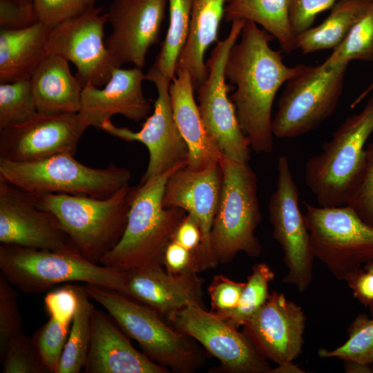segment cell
<instances>
[{"label":"cell","instance_id":"obj_42","mask_svg":"<svg viewBox=\"0 0 373 373\" xmlns=\"http://www.w3.org/2000/svg\"><path fill=\"white\" fill-rule=\"evenodd\" d=\"M246 282H236L223 275L214 276L208 289L211 312H222L235 308Z\"/></svg>","mask_w":373,"mask_h":373},{"label":"cell","instance_id":"obj_19","mask_svg":"<svg viewBox=\"0 0 373 373\" xmlns=\"http://www.w3.org/2000/svg\"><path fill=\"white\" fill-rule=\"evenodd\" d=\"M168 0H115L108 12L111 33L106 47L118 67L132 63L142 68L149 48L157 44Z\"/></svg>","mask_w":373,"mask_h":373},{"label":"cell","instance_id":"obj_36","mask_svg":"<svg viewBox=\"0 0 373 373\" xmlns=\"http://www.w3.org/2000/svg\"><path fill=\"white\" fill-rule=\"evenodd\" d=\"M71 323H60L50 318L34 332L32 341L35 353L48 373H57Z\"/></svg>","mask_w":373,"mask_h":373},{"label":"cell","instance_id":"obj_33","mask_svg":"<svg viewBox=\"0 0 373 373\" xmlns=\"http://www.w3.org/2000/svg\"><path fill=\"white\" fill-rule=\"evenodd\" d=\"M352 60H373V1L322 65L330 69L348 66Z\"/></svg>","mask_w":373,"mask_h":373},{"label":"cell","instance_id":"obj_2","mask_svg":"<svg viewBox=\"0 0 373 373\" xmlns=\"http://www.w3.org/2000/svg\"><path fill=\"white\" fill-rule=\"evenodd\" d=\"M182 167L184 166L136 186L125 231L99 264L120 271L162 265L164 250L186 214L181 209L166 208L162 204L169 177Z\"/></svg>","mask_w":373,"mask_h":373},{"label":"cell","instance_id":"obj_39","mask_svg":"<svg viewBox=\"0 0 373 373\" xmlns=\"http://www.w3.org/2000/svg\"><path fill=\"white\" fill-rule=\"evenodd\" d=\"M347 204L373 226V142L365 147L361 172Z\"/></svg>","mask_w":373,"mask_h":373},{"label":"cell","instance_id":"obj_9","mask_svg":"<svg viewBox=\"0 0 373 373\" xmlns=\"http://www.w3.org/2000/svg\"><path fill=\"white\" fill-rule=\"evenodd\" d=\"M304 204L314 257L336 279L345 280L373 261V226L364 222L350 205Z\"/></svg>","mask_w":373,"mask_h":373},{"label":"cell","instance_id":"obj_25","mask_svg":"<svg viewBox=\"0 0 373 373\" xmlns=\"http://www.w3.org/2000/svg\"><path fill=\"white\" fill-rule=\"evenodd\" d=\"M30 84L37 111L79 112L84 86L72 74L65 58L48 54L34 71Z\"/></svg>","mask_w":373,"mask_h":373},{"label":"cell","instance_id":"obj_18","mask_svg":"<svg viewBox=\"0 0 373 373\" xmlns=\"http://www.w3.org/2000/svg\"><path fill=\"white\" fill-rule=\"evenodd\" d=\"M222 183V171L218 162L198 171L186 166L178 169L169 177L164 186L163 206L181 209L199 224L202 233L198 252L200 271L217 265L211 250V231Z\"/></svg>","mask_w":373,"mask_h":373},{"label":"cell","instance_id":"obj_12","mask_svg":"<svg viewBox=\"0 0 373 373\" xmlns=\"http://www.w3.org/2000/svg\"><path fill=\"white\" fill-rule=\"evenodd\" d=\"M276 189L269 204L273 236L282 248L287 274L283 282L303 293L313 279L315 258L304 214L299 207V191L286 155L279 157Z\"/></svg>","mask_w":373,"mask_h":373},{"label":"cell","instance_id":"obj_49","mask_svg":"<svg viewBox=\"0 0 373 373\" xmlns=\"http://www.w3.org/2000/svg\"><path fill=\"white\" fill-rule=\"evenodd\" d=\"M273 372H304V371L291 363L284 365H278L277 367L273 369Z\"/></svg>","mask_w":373,"mask_h":373},{"label":"cell","instance_id":"obj_21","mask_svg":"<svg viewBox=\"0 0 373 373\" xmlns=\"http://www.w3.org/2000/svg\"><path fill=\"white\" fill-rule=\"evenodd\" d=\"M144 79L142 68H115L103 88L84 86L78 113L89 127L96 128L115 115L134 122L146 119L151 106L143 93Z\"/></svg>","mask_w":373,"mask_h":373},{"label":"cell","instance_id":"obj_47","mask_svg":"<svg viewBox=\"0 0 373 373\" xmlns=\"http://www.w3.org/2000/svg\"><path fill=\"white\" fill-rule=\"evenodd\" d=\"M345 281L361 304L368 307L373 303V271L362 267L350 274Z\"/></svg>","mask_w":373,"mask_h":373},{"label":"cell","instance_id":"obj_46","mask_svg":"<svg viewBox=\"0 0 373 373\" xmlns=\"http://www.w3.org/2000/svg\"><path fill=\"white\" fill-rule=\"evenodd\" d=\"M172 239L194 252L198 262L202 233L199 224L194 217L186 213L177 227Z\"/></svg>","mask_w":373,"mask_h":373},{"label":"cell","instance_id":"obj_48","mask_svg":"<svg viewBox=\"0 0 373 373\" xmlns=\"http://www.w3.org/2000/svg\"><path fill=\"white\" fill-rule=\"evenodd\" d=\"M345 372L353 373H372V365L345 361Z\"/></svg>","mask_w":373,"mask_h":373},{"label":"cell","instance_id":"obj_51","mask_svg":"<svg viewBox=\"0 0 373 373\" xmlns=\"http://www.w3.org/2000/svg\"><path fill=\"white\" fill-rule=\"evenodd\" d=\"M363 267L364 269H368V270H372V271H373V261L367 263V264L365 265Z\"/></svg>","mask_w":373,"mask_h":373},{"label":"cell","instance_id":"obj_29","mask_svg":"<svg viewBox=\"0 0 373 373\" xmlns=\"http://www.w3.org/2000/svg\"><path fill=\"white\" fill-rule=\"evenodd\" d=\"M372 1L338 0L322 23L296 35V49H300L303 54L334 50L343 42Z\"/></svg>","mask_w":373,"mask_h":373},{"label":"cell","instance_id":"obj_44","mask_svg":"<svg viewBox=\"0 0 373 373\" xmlns=\"http://www.w3.org/2000/svg\"><path fill=\"white\" fill-rule=\"evenodd\" d=\"M162 265L167 271L173 274L199 272L195 253L173 239L169 242L164 250Z\"/></svg>","mask_w":373,"mask_h":373},{"label":"cell","instance_id":"obj_14","mask_svg":"<svg viewBox=\"0 0 373 373\" xmlns=\"http://www.w3.org/2000/svg\"><path fill=\"white\" fill-rule=\"evenodd\" d=\"M100 8L88 6L50 31L48 53L59 55L77 68L76 77L84 86L105 85L117 66L104 39L107 13Z\"/></svg>","mask_w":373,"mask_h":373},{"label":"cell","instance_id":"obj_31","mask_svg":"<svg viewBox=\"0 0 373 373\" xmlns=\"http://www.w3.org/2000/svg\"><path fill=\"white\" fill-rule=\"evenodd\" d=\"M78 306L73 316L57 373H78L84 368L90 338V317L94 305L84 286L77 285Z\"/></svg>","mask_w":373,"mask_h":373},{"label":"cell","instance_id":"obj_3","mask_svg":"<svg viewBox=\"0 0 373 373\" xmlns=\"http://www.w3.org/2000/svg\"><path fill=\"white\" fill-rule=\"evenodd\" d=\"M136 186L127 184L106 198L68 194H37L39 205L52 212L88 260H101L121 239Z\"/></svg>","mask_w":373,"mask_h":373},{"label":"cell","instance_id":"obj_10","mask_svg":"<svg viewBox=\"0 0 373 373\" xmlns=\"http://www.w3.org/2000/svg\"><path fill=\"white\" fill-rule=\"evenodd\" d=\"M347 66L327 69L322 64H301L285 84L272 119L279 138H293L319 126L334 113L343 93Z\"/></svg>","mask_w":373,"mask_h":373},{"label":"cell","instance_id":"obj_7","mask_svg":"<svg viewBox=\"0 0 373 373\" xmlns=\"http://www.w3.org/2000/svg\"><path fill=\"white\" fill-rule=\"evenodd\" d=\"M84 287L153 361L181 373L192 372L202 365L189 336L166 325L154 309L115 290L90 283Z\"/></svg>","mask_w":373,"mask_h":373},{"label":"cell","instance_id":"obj_24","mask_svg":"<svg viewBox=\"0 0 373 373\" xmlns=\"http://www.w3.org/2000/svg\"><path fill=\"white\" fill-rule=\"evenodd\" d=\"M189 73L178 70L169 86L175 123L189 148L186 167L202 171L218 164L223 156L202 123Z\"/></svg>","mask_w":373,"mask_h":373},{"label":"cell","instance_id":"obj_40","mask_svg":"<svg viewBox=\"0 0 373 373\" xmlns=\"http://www.w3.org/2000/svg\"><path fill=\"white\" fill-rule=\"evenodd\" d=\"M38 21L50 28L83 12L88 6L82 0H32Z\"/></svg>","mask_w":373,"mask_h":373},{"label":"cell","instance_id":"obj_16","mask_svg":"<svg viewBox=\"0 0 373 373\" xmlns=\"http://www.w3.org/2000/svg\"><path fill=\"white\" fill-rule=\"evenodd\" d=\"M173 327L198 341L233 373H272L267 359L249 338L204 307L189 304L167 316Z\"/></svg>","mask_w":373,"mask_h":373},{"label":"cell","instance_id":"obj_20","mask_svg":"<svg viewBox=\"0 0 373 373\" xmlns=\"http://www.w3.org/2000/svg\"><path fill=\"white\" fill-rule=\"evenodd\" d=\"M305 322L298 305L274 291L244 325V333L264 357L284 365L302 353Z\"/></svg>","mask_w":373,"mask_h":373},{"label":"cell","instance_id":"obj_52","mask_svg":"<svg viewBox=\"0 0 373 373\" xmlns=\"http://www.w3.org/2000/svg\"><path fill=\"white\" fill-rule=\"evenodd\" d=\"M84 3L87 6H89L90 5H93L95 0H82Z\"/></svg>","mask_w":373,"mask_h":373},{"label":"cell","instance_id":"obj_27","mask_svg":"<svg viewBox=\"0 0 373 373\" xmlns=\"http://www.w3.org/2000/svg\"><path fill=\"white\" fill-rule=\"evenodd\" d=\"M50 28L39 21L21 29H1L0 82L30 80L48 55Z\"/></svg>","mask_w":373,"mask_h":373},{"label":"cell","instance_id":"obj_5","mask_svg":"<svg viewBox=\"0 0 373 373\" xmlns=\"http://www.w3.org/2000/svg\"><path fill=\"white\" fill-rule=\"evenodd\" d=\"M373 132V96L347 117L305 166L307 186L321 207L347 204L362 167L365 144Z\"/></svg>","mask_w":373,"mask_h":373},{"label":"cell","instance_id":"obj_6","mask_svg":"<svg viewBox=\"0 0 373 373\" xmlns=\"http://www.w3.org/2000/svg\"><path fill=\"white\" fill-rule=\"evenodd\" d=\"M0 269L25 294H38L60 283L84 282L126 294V274L93 263L78 253L37 249L16 245H0Z\"/></svg>","mask_w":373,"mask_h":373},{"label":"cell","instance_id":"obj_1","mask_svg":"<svg viewBox=\"0 0 373 373\" xmlns=\"http://www.w3.org/2000/svg\"><path fill=\"white\" fill-rule=\"evenodd\" d=\"M241 39L231 48L224 66L227 80L236 86L230 98L251 149L273 150L271 110L279 88L300 69L285 64L280 51L269 43L274 37L255 22L245 21Z\"/></svg>","mask_w":373,"mask_h":373},{"label":"cell","instance_id":"obj_43","mask_svg":"<svg viewBox=\"0 0 373 373\" xmlns=\"http://www.w3.org/2000/svg\"><path fill=\"white\" fill-rule=\"evenodd\" d=\"M338 0H289V15L291 29L296 35L311 28L316 16Z\"/></svg>","mask_w":373,"mask_h":373},{"label":"cell","instance_id":"obj_17","mask_svg":"<svg viewBox=\"0 0 373 373\" xmlns=\"http://www.w3.org/2000/svg\"><path fill=\"white\" fill-rule=\"evenodd\" d=\"M88 125L78 113L37 111L28 119L0 130V159L28 162L75 155Z\"/></svg>","mask_w":373,"mask_h":373},{"label":"cell","instance_id":"obj_8","mask_svg":"<svg viewBox=\"0 0 373 373\" xmlns=\"http://www.w3.org/2000/svg\"><path fill=\"white\" fill-rule=\"evenodd\" d=\"M0 177L33 193L106 198L128 184L131 174L115 164L96 169L79 162L74 155L60 154L28 162L0 159Z\"/></svg>","mask_w":373,"mask_h":373},{"label":"cell","instance_id":"obj_23","mask_svg":"<svg viewBox=\"0 0 373 373\" xmlns=\"http://www.w3.org/2000/svg\"><path fill=\"white\" fill-rule=\"evenodd\" d=\"M104 312L93 309L86 373H168L169 369L137 351Z\"/></svg>","mask_w":373,"mask_h":373},{"label":"cell","instance_id":"obj_45","mask_svg":"<svg viewBox=\"0 0 373 373\" xmlns=\"http://www.w3.org/2000/svg\"><path fill=\"white\" fill-rule=\"evenodd\" d=\"M37 21L34 9L26 8L13 0H0L1 29H21Z\"/></svg>","mask_w":373,"mask_h":373},{"label":"cell","instance_id":"obj_4","mask_svg":"<svg viewBox=\"0 0 373 373\" xmlns=\"http://www.w3.org/2000/svg\"><path fill=\"white\" fill-rule=\"evenodd\" d=\"M222 183L211 231V246L217 264H227L239 252L257 257L262 246L255 231L261 221L258 180L249 162L223 155L219 161Z\"/></svg>","mask_w":373,"mask_h":373},{"label":"cell","instance_id":"obj_22","mask_svg":"<svg viewBox=\"0 0 373 373\" xmlns=\"http://www.w3.org/2000/svg\"><path fill=\"white\" fill-rule=\"evenodd\" d=\"M126 296L168 316L189 304L204 305V280L196 271L173 274L162 265L126 271Z\"/></svg>","mask_w":373,"mask_h":373},{"label":"cell","instance_id":"obj_11","mask_svg":"<svg viewBox=\"0 0 373 373\" xmlns=\"http://www.w3.org/2000/svg\"><path fill=\"white\" fill-rule=\"evenodd\" d=\"M245 22L241 19L233 21L228 35L217 42L206 62L207 77L196 90L198 106L206 131L223 155L240 162H249L251 149L228 95L234 88L226 84L224 66Z\"/></svg>","mask_w":373,"mask_h":373},{"label":"cell","instance_id":"obj_37","mask_svg":"<svg viewBox=\"0 0 373 373\" xmlns=\"http://www.w3.org/2000/svg\"><path fill=\"white\" fill-rule=\"evenodd\" d=\"M15 287L0 274V360L8 343L23 334L17 294Z\"/></svg>","mask_w":373,"mask_h":373},{"label":"cell","instance_id":"obj_28","mask_svg":"<svg viewBox=\"0 0 373 373\" xmlns=\"http://www.w3.org/2000/svg\"><path fill=\"white\" fill-rule=\"evenodd\" d=\"M289 0H228L224 18L228 22L235 20L251 21L277 39L286 53L296 49L289 15Z\"/></svg>","mask_w":373,"mask_h":373},{"label":"cell","instance_id":"obj_50","mask_svg":"<svg viewBox=\"0 0 373 373\" xmlns=\"http://www.w3.org/2000/svg\"><path fill=\"white\" fill-rule=\"evenodd\" d=\"M17 4L28 9H34L32 0H13Z\"/></svg>","mask_w":373,"mask_h":373},{"label":"cell","instance_id":"obj_38","mask_svg":"<svg viewBox=\"0 0 373 373\" xmlns=\"http://www.w3.org/2000/svg\"><path fill=\"white\" fill-rule=\"evenodd\" d=\"M0 361L3 373H48L37 356L32 337L23 334L8 343Z\"/></svg>","mask_w":373,"mask_h":373},{"label":"cell","instance_id":"obj_41","mask_svg":"<svg viewBox=\"0 0 373 373\" xmlns=\"http://www.w3.org/2000/svg\"><path fill=\"white\" fill-rule=\"evenodd\" d=\"M77 285L65 284L49 291L44 305L50 318L60 323H71L78 306Z\"/></svg>","mask_w":373,"mask_h":373},{"label":"cell","instance_id":"obj_35","mask_svg":"<svg viewBox=\"0 0 373 373\" xmlns=\"http://www.w3.org/2000/svg\"><path fill=\"white\" fill-rule=\"evenodd\" d=\"M37 112L30 80L1 83L0 130L23 122Z\"/></svg>","mask_w":373,"mask_h":373},{"label":"cell","instance_id":"obj_34","mask_svg":"<svg viewBox=\"0 0 373 373\" xmlns=\"http://www.w3.org/2000/svg\"><path fill=\"white\" fill-rule=\"evenodd\" d=\"M348 339L332 350L321 349L319 356L336 358L345 361L373 364V317L358 314L347 329Z\"/></svg>","mask_w":373,"mask_h":373},{"label":"cell","instance_id":"obj_15","mask_svg":"<svg viewBox=\"0 0 373 373\" xmlns=\"http://www.w3.org/2000/svg\"><path fill=\"white\" fill-rule=\"evenodd\" d=\"M0 242L79 254L58 218L39 205L37 194L1 177Z\"/></svg>","mask_w":373,"mask_h":373},{"label":"cell","instance_id":"obj_13","mask_svg":"<svg viewBox=\"0 0 373 373\" xmlns=\"http://www.w3.org/2000/svg\"><path fill=\"white\" fill-rule=\"evenodd\" d=\"M145 79L152 82L157 89L153 113L148 117L142 128L137 132L115 126L111 119L99 128L106 133L126 142L137 141L148 149L149 161L139 184L160 176L178 166H186L189 148L173 117L169 95L171 81L151 68Z\"/></svg>","mask_w":373,"mask_h":373},{"label":"cell","instance_id":"obj_53","mask_svg":"<svg viewBox=\"0 0 373 373\" xmlns=\"http://www.w3.org/2000/svg\"><path fill=\"white\" fill-rule=\"evenodd\" d=\"M372 316L373 317V303L368 306Z\"/></svg>","mask_w":373,"mask_h":373},{"label":"cell","instance_id":"obj_30","mask_svg":"<svg viewBox=\"0 0 373 373\" xmlns=\"http://www.w3.org/2000/svg\"><path fill=\"white\" fill-rule=\"evenodd\" d=\"M169 23L166 37L152 68L172 81L189 32L192 0H168Z\"/></svg>","mask_w":373,"mask_h":373},{"label":"cell","instance_id":"obj_32","mask_svg":"<svg viewBox=\"0 0 373 373\" xmlns=\"http://www.w3.org/2000/svg\"><path fill=\"white\" fill-rule=\"evenodd\" d=\"M274 277V272L267 264H255L238 305L231 310L213 313L235 327L244 326L266 303L269 296V285Z\"/></svg>","mask_w":373,"mask_h":373},{"label":"cell","instance_id":"obj_26","mask_svg":"<svg viewBox=\"0 0 373 373\" xmlns=\"http://www.w3.org/2000/svg\"><path fill=\"white\" fill-rule=\"evenodd\" d=\"M227 1L192 0L189 32L179 56L175 72L178 70H186L195 91L207 77L204 54L212 43L218 41L219 27Z\"/></svg>","mask_w":373,"mask_h":373}]
</instances>
